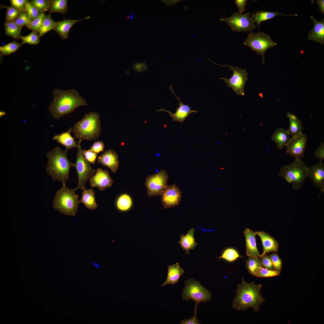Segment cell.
Masks as SVG:
<instances>
[{"label":"cell","instance_id":"7402d4cb","mask_svg":"<svg viewBox=\"0 0 324 324\" xmlns=\"http://www.w3.org/2000/svg\"><path fill=\"white\" fill-rule=\"evenodd\" d=\"M72 128L71 127L67 131L55 135L52 138L53 140L57 141L58 143L64 146L67 151L73 148H77L80 143H81L79 141L77 142L75 140V138L71 136Z\"/></svg>","mask_w":324,"mask_h":324},{"label":"cell","instance_id":"d4e9b609","mask_svg":"<svg viewBox=\"0 0 324 324\" xmlns=\"http://www.w3.org/2000/svg\"><path fill=\"white\" fill-rule=\"evenodd\" d=\"M167 275L166 281L161 286L171 284L173 285L177 283L180 277L185 272L178 262L172 265H168Z\"/></svg>","mask_w":324,"mask_h":324},{"label":"cell","instance_id":"ac0fdd59","mask_svg":"<svg viewBox=\"0 0 324 324\" xmlns=\"http://www.w3.org/2000/svg\"><path fill=\"white\" fill-rule=\"evenodd\" d=\"M308 176L313 184L318 188L324 184V164L322 160L308 167Z\"/></svg>","mask_w":324,"mask_h":324},{"label":"cell","instance_id":"bcb514c9","mask_svg":"<svg viewBox=\"0 0 324 324\" xmlns=\"http://www.w3.org/2000/svg\"><path fill=\"white\" fill-rule=\"evenodd\" d=\"M260 262L261 266L264 267L270 270H275L269 256L265 254L261 256Z\"/></svg>","mask_w":324,"mask_h":324},{"label":"cell","instance_id":"5bb4252c","mask_svg":"<svg viewBox=\"0 0 324 324\" xmlns=\"http://www.w3.org/2000/svg\"><path fill=\"white\" fill-rule=\"evenodd\" d=\"M307 140V135L302 133L292 137L286 146V151L295 159L301 160L304 155Z\"/></svg>","mask_w":324,"mask_h":324},{"label":"cell","instance_id":"f5cc1de1","mask_svg":"<svg viewBox=\"0 0 324 324\" xmlns=\"http://www.w3.org/2000/svg\"><path fill=\"white\" fill-rule=\"evenodd\" d=\"M134 68L136 71L141 72L143 70L147 69L146 65L144 63H137L134 66Z\"/></svg>","mask_w":324,"mask_h":324},{"label":"cell","instance_id":"2e32d148","mask_svg":"<svg viewBox=\"0 0 324 324\" xmlns=\"http://www.w3.org/2000/svg\"><path fill=\"white\" fill-rule=\"evenodd\" d=\"M169 88L176 98L179 101V103L178 104L179 106L178 108L176 107L177 110L176 112L175 113H172L171 112L164 109L156 110V111H164L168 112L169 113V116L172 117L173 121H178L181 123H182L186 118L192 112L197 113V111L192 110L191 109V107L189 106L188 104H184L180 100V98H178L175 94L173 90L172 86H170Z\"/></svg>","mask_w":324,"mask_h":324},{"label":"cell","instance_id":"9f6ffc18","mask_svg":"<svg viewBox=\"0 0 324 324\" xmlns=\"http://www.w3.org/2000/svg\"><path fill=\"white\" fill-rule=\"evenodd\" d=\"M92 264L97 269L99 268L100 267L99 265L97 263H94V262H92Z\"/></svg>","mask_w":324,"mask_h":324},{"label":"cell","instance_id":"ee69618b","mask_svg":"<svg viewBox=\"0 0 324 324\" xmlns=\"http://www.w3.org/2000/svg\"><path fill=\"white\" fill-rule=\"evenodd\" d=\"M275 270L280 272L282 266V262L277 253H273L269 255Z\"/></svg>","mask_w":324,"mask_h":324},{"label":"cell","instance_id":"d6a6232c","mask_svg":"<svg viewBox=\"0 0 324 324\" xmlns=\"http://www.w3.org/2000/svg\"><path fill=\"white\" fill-rule=\"evenodd\" d=\"M260 258L261 256H259L250 257L246 261L245 266L251 275L255 276L257 271L262 266Z\"/></svg>","mask_w":324,"mask_h":324},{"label":"cell","instance_id":"91938a15","mask_svg":"<svg viewBox=\"0 0 324 324\" xmlns=\"http://www.w3.org/2000/svg\"><path fill=\"white\" fill-rule=\"evenodd\" d=\"M4 113H5V112H0V116H1H1H3V115H4Z\"/></svg>","mask_w":324,"mask_h":324},{"label":"cell","instance_id":"4dcf8cb0","mask_svg":"<svg viewBox=\"0 0 324 324\" xmlns=\"http://www.w3.org/2000/svg\"><path fill=\"white\" fill-rule=\"evenodd\" d=\"M6 34L14 38L20 39L22 26L16 24L14 21L5 22L4 24Z\"/></svg>","mask_w":324,"mask_h":324},{"label":"cell","instance_id":"ba28073f","mask_svg":"<svg viewBox=\"0 0 324 324\" xmlns=\"http://www.w3.org/2000/svg\"><path fill=\"white\" fill-rule=\"evenodd\" d=\"M243 44L250 47L257 54L261 55L263 65L265 61V52L269 48L277 45V43L274 41L269 35L258 32L256 33L252 32L249 34Z\"/></svg>","mask_w":324,"mask_h":324},{"label":"cell","instance_id":"44dd1931","mask_svg":"<svg viewBox=\"0 0 324 324\" xmlns=\"http://www.w3.org/2000/svg\"><path fill=\"white\" fill-rule=\"evenodd\" d=\"M246 245V253L249 257L261 256L256 246L255 232L247 228L244 231Z\"/></svg>","mask_w":324,"mask_h":324},{"label":"cell","instance_id":"52a82bcc","mask_svg":"<svg viewBox=\"0 0 324 324\" xmlns=\"http://www.w3.org/2000/svg\"><path fill=\"white\" fill-rule=\"evenodd\" d=\"M185 285L182 290V297L183 301L193 300L196 303L194 309H196L199 304L210 301L212 298L211 292L203 286L199 281L193 278L185 280Z\"/></svg>","mask_w":324,"mask_h":324},{"label":"cell","instance_id":"f907efd6","mask_svg":"<svg viewBox=\"0 0 324 324\" xmlns=\"http://www.w3.org/2000/svg\"><path fill=\"white\" fill-rule=\"evenodd\" d=\"M195 313L193 316L188 319H184L182 320L179 323L180 324H200L197 319L196 315V309H194Z\"/></svg>","mask_w":324,"mask_h":324},{"label":"cell","instance_id":"681fc988","mask_svg":"<svg viewBox=\"0 0 324 324\" xmlns=\"http://www.w3.org/2000/svg\"><path fill=\"white\" fill-rule=\"evenodd\" d=\"M314 155L316 158H318L320 160L324 159V142H322L320 146L316 149L314 152Z\"/></svg>","mask_w":324,"mask_h":324},{"label":"cell","instance_id":"6da1fadb","mask_svg":"<svg viewBox=\"0 0 324 324\" xmlns=\"http://www.w3.org/2000/svg\"><path fill=\"white\" fill-rule=\"evenodd\" d=\"M52 94L53 99L49 110L51 116L56 120L72 112L78 107L88 105L85 99L73 88L64 90L55 88Z\"/></svg>","mask_w":324,"mask_h":324},{"label":"cell","instance_id":"4316f807","mask_svg":"<svg viewBox=\"0 0 324 324\" xmlns=\"http://www.w3.org/2000/svg\"><path fill=\"white\" fill-rule=\"evenodd\" d=\"M82 190L80 203L84 204L88 209L95 210L98 208V205L95 200L94 190L92 189H87L86 188Z\"/></svg>","mask_w":324,"mask_h":324},{"label":"cell","instance_id":"1f68e13d","mask_svg":"<svg viewBox=\"0 0 324 324\" xmlns=\"http://www.w3.org/2000/svg\"><path fill=\"white\" fill-rule=\"evenodd\" d=\"M132 205V200L130 197L127 194H123L117 199L116 206L117 209L121 211H126L129 210Z\"/></svg>","mask_w":324,"mask_h":324},{"label":"cell","instance_id":"f546056e","mask_svg":"<svg viewBox=\"0 0 324 324\" xmlns=\"http://www.w3.org/2000/svg\"><path fill=\"white\" fill-rule=\"evenodd\" d=\"M68 0H49L50 14L53 12L64 14L68 11Z\"/></svg>","mask_w":324,"mask_h":324},{"label":"cell","instance_id":"f6af8a7d","mask_svg":"<svg viewBox=\"0 0 324 324\" xmlns=\"http://www.w3.org/2000/svg\"><path fill=\"white\" fill-rule=\"evenodd\" d=\"M82 153L85 158L90 163L94 165L98 157V154L89 149H83Z\"/></svg>","mask_w":324,"mask_h":324},{"label":"cell","instance_id":"94428289","mask_svg":"<svg viewBox=\"0 0 324 324\" xmlns=\"http://www.w3.org/2000/svg\"><path fill=\"white\" fill-rule=\"evenodd\" d=\"M187 6H184V9L186 10L187 9Z\"/></svg>","mask_w":324,"mask_h":324},{"label":"cell","instance_id":"9a60e30c","mask_svg":"<svg viewBox=\"0 0 324 324\" xmlns=\"http://www.w3.org/2000/svg\"><path fill=\"white\" fill-rule=\"evenodd\" d=\"M89 182L92 188H98L99 190L103 191L110 188L114 181L108 171L99 168L97 169L95 174L89 179Z\"/></svg>","mask_w":324,"mask_h":324},{"label":"cell","instance_id":"11a10c76","mask_svg":"<svg viewBox=\"0 0 324 324\" xmlns=\"http://www.w3.org/2000/svg\"><path fill=\"white\" fill-rule=\"evenodd\" d=\"M180 1V0H168V1H163V2L166 5L167 4V5H173L176 4L178 2Z\"/></svg>","mask_w":324,"mask_h":324},{"label":"cell","instance_id":"cb8c5ba5","mask_svg":"<svg viewBox=\"0 0 324 324\" xmlns=\"http://www.w3.org/2000/svg\"><path fill=\"white\" fill-rule=\"evenodd\" d=\"M288 129L280 127L276 129L272 135V140L276 144V148L280 150L287 146L291 138Z\"/></svg>","mask_w":324,"mask_h":324},{"label":"cell","instance_id":"ab89813d","mask_svg":"<svg viewBox=\"0 0 324 324\" xmlns=\"http://www.w3.org/2000/svg\"><path fill=\"white\" fill-rule=\"evenodd\" d=\"M29 1L40 12L44 13L49 10V0H32Z\"/></svg>","mask_w":324,"mask_h":324},{"label":"cell","instance_id":"7a4b0ae2","mask_svg":"<svg viewBox=\"0 0 324 324\" xmlns=\"http://www.w3.org/2000/svg\"><path fill=\"white\" fill-rule=\"evenodd\" d=\"M67 151L56 146L46 154L48 160L46 171L53 181H57L65 184L69 179L70 169L74 167L75 164L69 160Z\"/></svg>","mask_w":324,"mask_h":324},{"label":"cell","instance_id":"f1b7e54d","mask_svg":"<svg viewBox=\"0 0 324 324\" xmlns=\"http://www.w3.org/2000/svg\"><path fill=\"white\" fill-rule=\"evenodd\" d=\"M278 15L297 16V15L282 14L276 11L270 12L265 10L257 11L251 14V18L259 26L262 22L273 18Z\"/></svg>","mask_w":324,"mask_h":324},{"label":"cell","instance_id":"b9f144b4","mask_svg":"<svg viewBox=\"0 0 324 324\" xmlns=\"http://www.w3.org/2000/svg\"><path fill=\"white\" fill-rule=\"evenodd\" d=\"M240 256L235 250L229 248L225 250L219 258H223L228 261H232Z\"/></svg>","mask_w":324,"mask_h":324},{"label":"cell","instance_id":"e0dca14e","mask_svg":"<svg viewBox=\"0 0 324 324\" xmlns=\"http://www.w3.org/2000/svg\"><path fill=\"white\" fill-rule=\"evenodd\" d=\"M97 162L108 167L111 172L115 173L118 167L119 161L116 152L112 149H108L98 157Z\"/></svg>","mask_w":324,"mask_h":324},{"label":"cell","instance_id":"277c9868","mask_svg":"<svg viewBox=\"0 0 324 324\" xmlns=\"http://www.w3.org/2000/svg\"><path fill=\"white\" fill-rule=\"evenodd\" d=\"M101 119L97 112L91 111L85 114L83 118L72 127L71 132L78 141L95 140L101 134Z\"/></svg>","mask_w":324,"mask_h":324},{"label":"cell","instance_id":"7dc6e473","mask_svg":"<svg viewBox=\"0 0 324 324\" xmlns=\"http://www.w3.org/2000/svg\"><path fill=\"white\" fill-rule=\"evenodd\" d=\"M105 145L104 142L101 141H95L89 149V150L97 154L104 151Z\"/></svg>","mask_w":324,"mask_h":324},{"label":"cell","instance_id":"d590c367","mask_svg":"<svg viewBox=\"0 0 324 324\" xmlns=\"http://www.w3.org/2000/svg\"><path fill=\"white\" fill-rule=\"evenodd\" d=\"M40 38L38 32L33 31L27 36H20V39L22 41L21 44L22 45L26 43L35 46L40 42Z\"/></svg>","mask_w":324,"mask_h":324},{"label":"cell","instance_id":"30bf717a","mask_svg":"<svg viewBox=\"0 0 324 324\" xmlns=\"http://www.w3.org/2000/svg\"><path fill=\"white\" fill-rule=\"evenodd\" d=\"M81 143L78 148L76 158L75 164V167L78 178L77 186L74 189L83 190L86 188L85 185L88 179L93 176L96 170L91 166L90 163L85 158L82 149Z\"/></svg>","mask_w":324,"mask_h":324},{"label":"cell","instance_id":"83f0119b","mask_svg":"<svg viewBox=\"0 0 324 324\" xmlns=\"http://www.w3.org/2000/svg\"><path fill=\"white\" fill-rule=\"evenodd\" d=\"M286 116L290 121L288 130L292 137L302 133L303 127L302 121L296 115L290 112H287Z\"/></svg>","mask_w":324,"mask_h":324},{"label":"cell","instance_id":"6f0895ef","mask_svg":"<svg viewBox=\"0 0 324 324\" xmlns=\"http://www.w3.org/2000/svg\"><path fill=\"white\" fill-rule=\"evenodd\" d=\"M319 188H320L321 192L323 193L324 192V184H322Z\"/></svg>","mask_w":324,"mask_h":324},{"label":"cell","instance_id":"e575fe53","mask_svg":"<svg viewBox=\"0 0 324 324\" xmlns=\"http://www.w3.org/2000/svg\"><path fill=\"white\" fill-rule=\"evenodd\" d=\"M22 44L17 42L16 40L0 47V54L3 55L8 56L17 50L22 46Z\"/></svg>","mask_w":324,"mask_h":324},{"label":"cell","instance_id":"f35d334b","mask_svg":"<svg viewBox=\"0 0 324 324\" xmlns=\"http://www.w3.org/2000/svg\"><path fill=\"white\" fill-rule=\"evenodd\" d=\"M32 20L29 16L25 10L19 14L14 22L17 25L23 27L24 26H27Z\"/></svg>","mask_w":324,"mask_h":324},{"label":"cell","instance_id":"816d5d0a","mask_svg":"<svg viewBox=\"0 0 324 324\" xmlns=\"http://www.w3.org/2000/svg\"><path fill=\"white\" fill-rule=\"evenodd\" d=\"M247 0H236L235 2L238 8V12L242 13L245 11V7Z\"/></svg>","mask_w":324,"mask_h":324},{"label":"cell","instance_id":"7bdbcfd3","mask_svg":"<svg viewBox=\"0 0 324 324\" xmlns=\"http://www.w3.org/2000/svg\"><path fill=\"white\" fill-rule=\"evenodd\" d=\"M32 20L37 18L39 15L40 12L28 0L26 2L25 10Z\"/></svg>","mask_w":324,"mask_h":324},{"label":"cell","instance_id":"c3c4849f","mask_svg":"<svg viewBox=\"0 0 324 324\" xmlns=\"http://www.w3.org/2000/svg\"><path fill=\"white\" fill-rule=\"evenodd\" d=\"M28 0H10L11 6L22 11L25 10L26 4Z\"/></svg>","mask_w":324,"mask_h":324},{"label":"cell","instance_id":"60d3db41","mask_svg":"<svg viewBox=\"0 0 324 324\" xmlns=\"http://www.w3.org/2000/svg\"><path fill=\"white\" fill-rule=\"evenodd\" d=\"M280 272L276 270H270L261 267L256 273L255 276L259 277H269L278 276Z\"/></svg>","mask_w":324,"mask_h":324},{"label":"cell","instance_id":"836d02e7","mask_svg":"<svg viewBox=\"0 0 324 324\" xmlns=\"http://www.w3.org/2000/svg\"><path fill=\"white\" fill-rule=\"evenodd\" d=\"M55 22L50 15H45L38 32L40 38L51 30H53Z\"/></svg>","mask_w":324,"mask_h":324},{"label":"cell","instance_id":"9c48e42d","mask_svg":"<svg viewBox=\"0 0 324 324\" xmlns=\"http://www.w3.org/2000/svg\"><path fill=\"white\" fill-rule=\"evenodd\" d=\"M207 58L215 64L228 67L233 72L231 78L228 79L223 77L219 79L223 80L226 83V86L232 89L237 95H244V87L248 80V72L246 71V69H242L238 66L235 67L224 64L220 65L215 63Z\"/></svg>","mask_w":324,"mask_h":324},{"label":"cell","instance_id":"4fadbf2b","mask_svg":"<svg viewBox=\"0 0 324 324\" xmlns=\"http://www.w3.org/2000/svg\"><path fill=\"white\" fill-rule=\"evenodd\" d=\"M161 201L164 209L178 206L182 197V192L176 184L167 185L162 191Z\"/></svg>","mask_w":324,"mask_h":324},{"label":"cell","instance_id":"680465c9","mask_svg":"<svg viewBox=\"0 0 324 324\" xmlns=\"http://www.w3.org/2000/svg\"><path fill=\"white\" fill-rule=\"evenodd\" d=\"M133 14L131 13V14H130V17H129V18H130L131 19H133Z\"/></svg>","mask_w":324,"mask_h":324},{"label":"cell","instance_id":"8fae6325","mask_svg":"<svg viewBox=\"0 0 324 324\" xmlns=\"http://www.w3.org/2000/svg\"><path fill=\"white\" fill-rule=\"evenodd\" d=\"M250 13L249 12L241 13L238 12L232 13L229 17L221 18V21L225 22L230 27L232 31L238 32H252L256 25L250 17Z\"/></svg>","mask_w":324,"mask_h":324},{"label":"cell","instance_id":"7c38bea8","mask_svg":"<svg viewBox=\"0 0 324 324\" xmlns=\"http://www.w3.org/2000/svg\"><path fill=\"white\" fill-rule=\"evenodd\" d=\"M169 176L166 170L162 169L158 173L147 176L145 181L147 195L153 197L160 195L167 185Z\"/></svg>","mask_w":324,"mask_h":324},{"label":"cell","instance_id":"8d00e7d4","mask_svg":"<svg viewBox=\"0 0 324 324\" xmlns=\"http://www.w3.org/2000/svg\"><path fill=\"white\" fill-rule=\"evenodd\" d=\"M45 15L44 13L40 12L39 16L34 20H32L26 26L29 29L38 33Z\"/></svg>","mask_w":324,"mask_h":324},{"label":"cell","instance_id":"603a6c76","mask_svg":"<svg viewBox=\"0 0 324 324\" xmlns=\"http://www.w3.org/2000/svg\"><path fill=\"white\" fill-rule=\"evenodd\" d=\"M260 238L263 246V251L261 256L270 252H277L278 249V244L275 239L263 231L255 232Z\"/></svg>","mask_w":324,"mask_h":324},{"label":"cell","instance_id":"5b68a950","mask_svg":"<svg viewBox=\"0 0 324 324\" xmlns=\"http://www.w3.org/2000/svg\"><path fill=\"white\" fill-rule=\"evenodd\" d=\"M75 190L70 189L63 184L55 195L53 204L54 208L67 215L74 216L77 212L80 204L79 196Z\"/></svg>","mask_w":324,"mask_h":324},{"label":"cell","instance_id":"8992f818","mask_svg":"<svg viewBox=\"0 0 324 324\" xmlns=\"http://www.w3.org/2000/svg\"><path fill=\"white\" fill-rule=\"evenodd\" d=\"M308 166L302 160L295 159L291 163L283 165L280 168L279 176L292 184L296 191L301 189L304 181L308 177Z\"/></svg>","mask_w":324,"mask_h":324},{"label":"cell","instance_id":"74e56055","mask_svg":"<svg viewBox=\"0 0 324 324\" xmlns=\"http://www.w3.org/2000/svg\"><path fill=\"white\" fill-rule=\"evenodd\" d=\"M4 6V8L6 9L5 22L14 21L19 14L22 11L12 6Z\"/></svg>","mask_w":324,"mask_h":324},{"label":"cell","instance_id":"d6986e66","mask_svg":"<svg viewBox=\"0 0 324 324\" xmlns=\"http://www.w3.org/2000/svg\"><path fill=\"white\" fill-rule=\"evenodd\" d=\"M310 18L313 22L314 26L308 33V39L310 41L324 45V19L322 18L320 21H318L312 16Z\"/></svg>","mask_w":324,"mask_h":324},{"label":"cell","instance_id":"ffe728a7","mask_svg":"<svg viewBox=\"0 0 324 324\" xmlns=\"http://www.w3.org/2000/svg\"><path fill=\"white\" fill-rule=\"evenodd\" d=\"M90 18V17L88 16L81 20L69 19L55 22L53 30L57 33L62 40L66 39L68 38L69 33L70 29L74 24L79 21Z\"/></svg>","mask_w":324,"mask_h":324},{"label":"cell","instance_id":"db71d44e","mask_svg":"<svg viewBox=\"0 0 324 324\" xmlns=\"http://www.w3.org/2000/svg\"><path fill=\"white\" fill-rule=\"evenodd\" d=\"M316 2L319 8V9L322 14H324V0H316Z\"/></svg>","mask_w":324,"mask_h":324},{"label":"cell","instance_id":"3957f363","mask_svg":"<svg viewBox=\"0 0 324 324\" xmlns=\"http://www.w3.org/2000/svg\"><path fill=\"white\" fill-rule=\"evenodd\" d=\"M262 285L255 284L254 281L248 283L242 278V283L238 285L237 295L234 300L232 307L237 310H245L253 308L256 313L259 307L264 299L260 294Z\"/></svg>","mask_w":324,"mask_h":324},{"label":"cell","instance_id":"484cf974","mask_svg":"<svg viewBox=\"0 0 324 324\" xmlns=\"http://www.w3.org/2000/svg\"><path fill=\"white\" fill-rule=\"evenodd\" d=\"M195 230L194 228H191L188 230L186 235L181 234L180 236V240L178 242L185 251V254L188 255L190 254L189 250H194L198 244L197 242H195L194 236Z\"/></svg>","mask_w":324,"mask_h":324}]
</instances>
